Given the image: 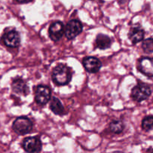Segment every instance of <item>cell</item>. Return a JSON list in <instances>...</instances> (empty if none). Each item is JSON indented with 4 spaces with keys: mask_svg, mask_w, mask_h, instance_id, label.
Returning <instances> with one entry per match:
<instances>
[{
    "mask_svg": "<svg viewBox=\"0 0 153 153\" xmlns=\"http://www.w3.org/2000/svg\"><path fill=\"white\" fill-rule=\"evenodd\" d=\"M128 38L133 44L138 43L144 38L145 31L140 25H134L131 27L128 34Z\"/></svg>",
    "mask_w": 153,
    "mask_h": 153,
    "instance_id": "7c38bea8",
    "label": "cell"
},
{
    "mask_svg": "<svg viewBox=\"0 0 153 153\" xmlns=\"http://www.w3.org/2000/svg\"><path fill=\"white\" fill-rule=\"evenodd\" d=\"M83 30V25L82 22L78 19H72L66 25L64 29L65 36L68 40H73L81 34Z\"/></svg>",
    "mask_w": 153,
    "mask_h": 153,
    "instance_id": "5b68a950",
    "label": "cell"
},
{
    "mask_svg": "<svg viewBox=\"0 0 153 153\" xmlns=\"http://www.w3.org/2000/svg\"><path fill=\"white\" fill-rule=\"evenodd\" d=\"M124 128H125V126H124L123 123L120 120H113L109 126L111 131L114 134L122 133L123 131Z\"/></svg>",
    "mask_w": 153,
    "mask_h": 153,
    "instance_id": "9a60e30c",
    "label": "cell"
},
{
    "mask_svg": "<svg viewBox=\"0 0 153 153\" xmlns=\"http://www.w3.org/2000/svg\"><path fill=\"white\" fill-rule=\"evenodd\" d=\"M51 99V90L46 85H38L34 91V100L40 105H44Z\"/></svg>",
    "mask_w": 153,
    "mask_h": 153,
    "instance_id": "277c9868",
    "label": "cell"
},
{
    "mask_svg": "<svg viewBox=\"0 0 153 153\" xmlns=\"http://www.w3.org/2000/svg\"><path fill=\"white\" fill-rule=\"evenodd\" d=\"M50 109L55 114L63 115L66 114L62 103L60 101V100H58L56 97L52 98L50 103Z\"/></svg>",
    "mask_w": 153,
    "mask_h": 153,
    "instance_id": "5bb4252c",
    "label": "cell"
},
{
    "mask_svg": "<svg viewBox=\"0 0 153 153\" xmlns=\"http://www.w3.org/2000/svg\"><path fill=\"white\" fill-rule=\"evenodd\" d=\"M137 70L148 77H153V59L142 57L137 61Z\"/></svg>",
    "mask_w": 153,
    "mask_h": 153,
    "instance_id": "ba28073f",
    "label": "cell"
},
{
    "mask_svg": "<svg viewBox=\"0 0 153 153\" xmlns=\"http://www.w3.org/2000/svg\"><path fill=\"white\" fill-rule=\"evenodd\" d=\"M82 64L85 70L91 73H97L102 67L101 61L96 57H85L82 61Z\"/></svg>",
    "mask_w": 153,
    "mask_h": 153,
    "instance_id": "30bf717a",
    "label": "cell"
},
{
    "mask_svg": "<svg viewBox=\"0 0 153 153\" xmlns=\"http://www.w3.org/2000/svg\"><path fill=\"white\" fill-rule=\"evenodd\" d=\"M111 46V39L108 35L99 34L96 37L95 46L100 49H108Z\"/></svg>",
    "mask_w": 153,
    "mask_h": 153,
    "instance_id": "4fadbf2b",
    "label": "cell"
},
{
    "mask_svg": "<svg viewBox=\"0 0 153 153\" xmlns=\"http://www.w3.org/2000/svg\"><path fill=\"white\" fill-rule=\"evenodd\" d=\"M71 68L65 64H59L54 68L52 74V79L54 83L57 85H67L72 79Z\"/></svg>",
    "mask_w": 153,
    "mask_h": 153,
    "instance_id": "6da1fadb",
    "label": "cell"
},
{
    "mask_svg": "<svg viewBox=\"0 0 153 153\" xmlns=\"http://www.w3.org/2000/svg\"><path fill=\"white\" fill-rule=\"evenodd\" d=\"M16 2L19 3V4H25V3H28L30 1H31L32 0H13Z\"/></svg>",
    "mask_w": 153,
    "mask_h": 153,
    "instance_id": "ac0fdd59",
    "label": "cell"
},
{
    "mask_svg": "<svg viewBox=\"0 0 153 153\" xmlns=\"http://www.w3.org/2000/svg\"><path fill=\"white\" fill-rule=\"evenodd\" d=\"M147 152L148 153H153V148H149Z\"/></svg>",
    "mask_w": 153,
    "mask_h": 153,
    "instance_id": "d6986e66",
    "label": "cell"
},
{
    "mask_svg": "<svg viewBox=\"0 0 153 153\" xmlns=\"http://www.w3.org/2000/svg\"><path fill=\"white\" fill-rule=\"evenodd\" d=\"M1 40L7 47L16 48L20 44V35L16 30H8L3 34Z\"/></svg>",
    "mask_w": 153,
    "mask_h": 153,
    "instance_id": "8992f818",
    "label": "cell"
},
{
    "mask_svg": "<svg viewBox=\"0 0 153 153\" xmlns=\"http://www.w3.org/2000/svg\"><path fill=\"white\" fill-rule=\"evenodd\" d=\"M151 94H152V90L150 87L146 84L140 82L132 88L131 97L134 101L141 102L149 99Z\"/></svg>",
    "mask_w": 153,
    "mask_h": 153,
    "instance_id": "7a4b0ae2",
    "label": "cell"
},
{
    "mask_svg": "<svg viewBox=\"0 0 153 153\" xmlns=\"http://www.w3.org/2000/svg\"><path fill=\"white\" fill-rule=\"evenodd\" d=\"M22 146L28 153H40L42 150L41 140L37 137H26L23 140Z\"/></svg>",
    "mask_w": 153,
    "mask_h": 153,
    "instance_id": "52a82bcc",
    "label": "cell"
},
{
    "mask_svg": "<svg viewBox=\"0 0 153 153\" xmlns=\"http://www.w3.org/2000/svg\"><path fill=\"white\" fill-rule=\"evenodd\" d=\"M141 127L143 130L146 131H152L153 130V116L149 115V116L145 117L143 119L141 123Z\"/></svg>",
    "mask_w": 153,
    "mask_h": 153,
    "instance_id": "2e32d148",
    "label": "cell"
},
{
    "mask_svg": "<svg viewBox=\"0 0 153 153\" xmlns=\"http://www.w3.org/2000/svg\"><path fill=\"white\" fill-rule=\"evenodd\" d=\"M141 47L146 53H153V38L149 37L143 40Z\"/></svg>",
    "mask_w": 153,
    "mask_h": 153,
    "instance_id": "e0dca14e",
    "label": "cell"
},
{
    "mask_svg": "<svg viewBox=\"0 0 153 153\" xmlns=\"http://www.w3.org/2000/svg\"><path fill=\"white\" fill-rule=\"evenodd\" d=\"M12 128L16 134L25 135L31 132L33 128V123L28 117H19L13 121Z\"/></svg>",
    "mask_w": 153,
    "mask_h": 153,
    "instance_id": "3957f363",
    "label": "cell"
},
{
    "mask_svg": "<svg viewBox=\"0 0 153 153\" xmlns=\"http://www.w3.org/2000/svg\"><path fill=\"white\" fill-rule=\"evenodd\" d=\"M11 88L15 94H19V95L27 96L29 94V89L23 79L20 78H16L13 81L11 84Z\"/></svg>",
    "mask_w": 153,
    "mask_h": 153,
    "instance_id": "8fae6325",
    "label": "cell"
},
{
    "mask_svg": "<svg viewBox=\"0 0 153 153\" xmlns=\"http://www.w3.org/2000/svg\"><path fill=\"white\" fill-rule=\"evenodd\" d=\"M64 33V24L61 21H55L52 22L49 28V35L51 40L57 42L61 40Z\"/></svg>",
    "mask_w": 153,
    "mask_h": 153,
    "instance_id": "9c48e42d",
    "label": "cell"
}]
</instances>
